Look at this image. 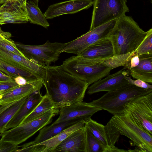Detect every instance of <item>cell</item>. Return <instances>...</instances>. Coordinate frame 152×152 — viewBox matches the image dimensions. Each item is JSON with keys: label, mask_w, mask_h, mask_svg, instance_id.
<instances>
[{"label": "cell", "mask_w": 152, "mask_h": 152, "mask_svg": "<svg viewBox=\"0 0 152 152\" xmlns=\"http://www.w3.org/2000/svg\"><path fill=\"white\" fill-rule=\"evenodd\" d=\"M43 84L46 94L59 109L83 102L89 86L66 72L60 66H45Z\"/></svg>", "instance_id": "cell-1"}, {"label": "cell", "mask_w": 152, "mask_h": 152, "mask_svg": "<svg viewBox=\"0 0 152 152\" xmlns=\"http://www.w3.org/2000/svg\"><path fill=\"white\" fill-rule=\"evenodd\" d=\"M105 127L112 148L115 147L121 135L129 138L136 146L131 152H152V135L128 111L124 109L120 114L113 115Z\"/></svg>", "instance_id": "cell-2"}, {"label": "cell", "mask_w": 152, "mask_h": 152, "mask_svg": "<svg viewBox=\"0 0 152 152\" xmlns=\"http://www.w3.org/2000/svg\"><path fill=\"white\" fill-rule=\"evenodd\" d=\"M146 34L131 16L125 15L115 20L108 37L112 43L114 55L135 51Z\"/></svg>", "instance_id": "cell-3"}, {"label": "cell", "mask_w": 152, "mask_h": 152, "mask_svg": "<svg viewBox=\"0 0 152 152\" xmlns=\"http://www.w3.org/2000/svg\"><path fill=\"white\" fill-rule=\"evenodd\" d=\"M104 60L77 55L66 59L60 66L66 72L89 85L107 76L112 70L102 63Z\"/></svg>", "instance_id": "cell-4"}, {"label": "cell", "mask_w": 152, "mask_h": 152, "mask_svg": "<svg viewBox=\"0 0 152 152\" xmlns=\"http://www.w3.org/2000/svg\"><path fill=\"white\" fill-rule=\"evenodd\" d=\"M151 92L152 89H143L128 83L115 91L107 92L88 103L113 115H117L122 112L124 105L127 102Z\"/></svg>", "instance_id": "cell-5"}, {"label": "cell", "mask_w": 152, "mask_h": 152, "mask_svg": "<svg viewBox=\"0 0 152 152\" xmlns=\"http://www.w3.org/2000/svg\"><path fill=\"white\" fill-rule=\"evenodd\" d=\"M59 108H53L34 119L5 131L1 134V139L18 145L51 123L52 118L59 113Z\"/></svg>", "instance_id": "cell-6"}, {"label": "cell", "mask_w": 152, "mask_h": 152, "mask_svg": "<svg viewBox=\"0 0 152 152\" xmlns=\"http://www.w3.org/2000/svg\"><path fill=\"white\" fill-rule=\"evenodd\" d=\"M127 0H94L89 30L126 15Z\"/></svg>", "instance_id": "cell-7"}, {"label": "cell", "mask_w": 152, "mask_h": 152, "mask_svg": "<svg viewBox=\"0 0 152 152\" xmlns=\"http://www.w3.org/2000/svg\"><path fill=\"white\" fill-rule=\"evenodd\" d=\"M16 44L27 58L44 66L49 65L52 62L56 61L58 59L61 50L65 45V43L51 42L49 41L40 45Z\"/></svg>", "instance_id": "cell-8"}, {"label": "cell", "mask_w": 152, "mask_h": 152, "mask_svg": "<svg viewBox=\"0 0 152 152\" xmlns=\"http://www.w3.org/2000/svg\"><path fill=\"white\" fill-rule=\"evenodd\" d=\"M115 20H113L89 30L86 34L71 41L65 43L60 51L79 55L90 46L108 36L114 27Z\"/></svg>", "instance_id": "cell-9"}, {"label": "cell", "mask_w": 152, "mask_h": 152, "mask_svg": "<svg viewBox=\"0 0 152 152\" xmlns=\"http://www.w3.org/2000/svg\"><path fill=\"white\" fill-rule=\"evenodd\" d=\"M124 109L129 111L152 135V92L127 102Z\"/></svg>", "instance_id": "cell-10"}, {"label": "cell", "mask_w": 152, "mask_h": 152, "mask_svg": "<svg viewBox=\"0 0 152 152\" xmlns=\"http://www.w3.org/2000/svg\"><path fill=\"white\" fill-rule=\"evenodd\" d=\"M0 60L15 67L25 70L43 79L45 66L32 59L8 52L0 47Z\"/></svg>", "instance_id": "cell-11"}, {"label": "cell", "mask_w": 152, "mask_h": 152, "mask_svg": "<svg viewBox=\"0 0 152 152\" xmlns=\"http://www.w3.org/2000/svg\"><path fill=\"white\" fill-rule=\"evenodd\" d=\"M27 0H9L0 7V24L28 22Z\"/></svg>", "instance_id": "cell-12"}, {"label": "cell", "mask_w": 152, "mask_h": 152, "mask_svg": "<svg viewBox=\"0 0 152 152\" xmlns=\"http://www.w3.org/2000/svg\"><path fill=\"white\" fill-rule=\"evenodd\" d=\"M129 70L124 67L115 73L107 75L92 84L87 93L91 95L101 91H115L129 83L125 77L129 75Z\"/></svg>", "instance_id": "cell-13"}, {"label": "cell", "mask_w": 152, "mask_h": 152, "mask_svg": "<svg viewBox=\"0 0 152 152\" xmlns=\"http://www.w3.org/2000/svg\"><path fill=\"white\" fill-rule=\"evenodd\" d=\"M93 0H69L50 5L44 14L47 19L67 14H73L88 9Z\"/></svg>", "instance_id": "cell-14"}, {"label": "cell", "mask_w": 152, "mask_h": 152, "mask_svg": "<svg viewBox=\"0 0 152 152\" xmlns=\"http://www.w3.org/2000/svg\"><path fill=\"white\" fill-rule=\"evenodd\" d=\"M102 110L90 105L88 103L76 102L59 109V115L53 124H56L72 119L91 117L95 113Z\"/></svg>", "instance_id": "cell-15"}, {"label": "cell", "mask_w": 152, "mask_h": 152, "mask_svg": "<svg viewBox=\"0 0 152 152\" xmlns=\"http://www.w3.org/2000/svg\"><path fill=\"white\" fill-rule=\"evenodd\" d=\"M43 80H29L25 85L12 88L5 92L0 99V105L11 102L28 96L35 91L40 90L43 86Z\"/></svg>", "instance_id": "cell-16"}, {"label": "cell", "mask_w": 152, "mask_h": 152, "mask_svg": "<svg viewBox=\"0 0 152 152\" xmlns=\"http://www.w3.org/2000/svg\"><path fill=\"white\" fill-rule=\"evenodd\" d=\"M85 125L83 119L64 129L55 136L35 145L27 143L29 152H53L57 146L69 134Z\"/></svg>", "instance_id": "cell-17"}, {"label": "cell", "mask_w": 152, "mask_h": 152, "mask_svg": "<svg viewBox=\"0 0 152 152\" xmlns=\"http://www.w3.org/2000/svg\"><path fill=\"white\" fill-rule=\"evenodd\" d=\"M85 126L69 134L56 147L53 152H86Z\"/></svg>", "instance_id": "cell-18"}, {"label": "cell", "mask_w": 152, "mask_h": 152, "mask_svg": "<svg viewBox=\"0 0 152 152\" xmlns=\"http://www.w3.org/2000/svg\"><path fill=\"white\" fill-rule=\"evenodd\" d=\"M114 55L112 43L107 36L90 46L79 56L89 58L106 59Z\"/></svg>", "instance_id": "cell-19"}, {"label": "cell", "mask_w": 152, "mask_h": 152, "mask_svg": "<svg viewBox=\"0 0 152 152\" xmlns=\"http://www.w3.org/2000/svg\"><path fill=\"white\" fill-rule=\"evenodd\" d=\"M40 90L29 95L18 112L6 126L4 131L21 124L23 120L34 110L43 98Z\"/></svg>", "instance_id": "cell-20"}, {"label": "cell", "mask_w": 152, "mask_h": 152, "mask_svg": "<svg viewBox=\"0 0 152 152\" xmlns=\"http://www.w3.org/2000/svg\"><path fill=\"white\" fill-rule=\"evenodd\" d=\"M83 119L78 118L66 121L61 122L52 124L46 126L40 130L39 134L35 140L27 143L31 145H35L47 140L57 135L64 129Z\"/></svg>", "instance_id": "cell-21"}, {"label": "cell", "mask_w": 152, "mask_h": 152, "mask_svg": "<svg viewBox=\"0 0 152 152\" xmlns=\"http://www.w3.org/2000/svg\"><path fill=\"white\" fill-rule=\"evenodd\" d=\"M140 62L136 66L129 69V75L134 78L140 79L152 83V53L138 55Z\"/></svg>", "instance_id": "cell-22"}, {"label": "cell", "mask_w": 152, "mask_h": 152, "mask_svg": "<svg viewBox=\"0 0 152 152\" xmlns=\"http://www.w3.org/2000/svg\"><path fill=\"white\" fill-rule=\"evenodd\" d=\"M28 96L18 100L0 105V133L5 127L27 99Z\"/></svg>", "instance_id": "cell-23"}, {"label": "cell", "mask_w": 152, "mask_h": 152, "mask_svg": "<svg viewBox=\"0 0 152 152\" xmlns=\"http://www.w3.org/2000/svg\"><path fill=\"white\" fill-rule=\"evenodd\" d=\"M85 126L99 141L104 149V152H110V145L105 126L92 119L91 117L83 119Z\"/></svg>", "instance_id": "cell-24"}, {"label": "cell", "mask_w": 152, "mask_h": 152, "mask_svg": "<svg viewBox=\"0 0 152 152\" xmlns=\"http://www.w3.org/2000/svg\"><path fill=\"white\" fill-rule=\"evenodd\" d=\"M26 12L30 23L47 28L50 26L46 18L39 8L37 0H31L26 4Z\"/></svg>", "instance_id": "cell-25"}, {"label": "cell", "mask_w": 152, "mask_h": 152, "mask_svg": "<svg viewBox=\"0 0 152 152\" xmlns=\"http://www.w3.org/2000/svg\"><path fill=\"white\" fill-rule=\"evenodd\" d=\"M55 107L52 101L45 94L43 96V98L38 105L31 113L23 120L21 124L34 119L49 110Z\"/></svg>", "instance_id": "cell-26"}, {"label": "cell", "mask_w": 152, "mask_h": 152, "mask_svg": "<svg viewBox=\"0 0 152 152\" xmlns=\"http://www.w3.org/2000/svg\"><path fill=\"white\" fill-rule=\"evenodd\" d=\"M0 71L12 77L20 75L28 81L40 79L27 71L15 67L0 60Z\"/></svg>", "instance_id": "cell-27"}, {"label": "cell", "mask_w": 152, "mask_h": 152, "mask_svg": "<svg viewBox=\"0 0 152 152\" xmlns=\"http://www.w3.org/2000/svg\"><path fill=\"white\" fill-rule=\"evenodd\" d=\"M135 54L134 51L127 53L114 55L112 57L104 59L102 63L113 69L119 66H123Z\"/></svg>", "instance_id": "cell-28"}, {"label": "cell", "mask_w": 152, "mask_h": 152, "mask_svg": "<svg viewBox=\"0 0 152 152\" xmlns=\"http://www.w3.org/2000/svg\"><path fill=\"white\" fill-rule=\"evenodd\" d=\"M86 133V152H104V149L99 141L84 125Z\"/></svg>", "instance_id": "cell-29"}, {"label": "cell", "mask_w": 152, "mask_h": 152, "mask_svg": "<svg viewBox=\"0 0 152 152\" xmlns=\"http://www.w3.org/2000/svg\"><path fill=\"white\" fill-rule=\"evenodd\" d=\"M135 52L138 55L152 53V28L146 31L145 37Z\"/></svg>", "instance_id": "cell-30"}, {"label": "cell", "mask_w": 152, "mask_h": 152, "mask_svg": "<svg viewBox=\"0 0 152 152\" xmlns=\"http://www.w3.org/2000/svg\"><path fill=\"white\" fill-rule=\"evenodd\" d=\"M0 47L8 52L23 57H26L18 49L14 42L9 39H5L0 41Z\"/></svg>", "instance_id": "cell-31"}, {"label": "cell", "mask_w": 152, "mask_h": 152, "mask_svg": "<svg viewBox=\"0 0 152 152\" xmlns=\"http://www.w3.org/2000/svg\"><path fill=\"white\" fill-rule=\"evenodd\" d=\"M19 146L9 142L0 140V152H16Z\"/></svg>", "instance_id": "cell-32"}, {"label": "cell", "mask_w": 152, "mask_h": 152, "mask_svg": "<svg viewBox=\"0 0 152 152\" xmlns=\"http://www.w3.org/2000/svg\"><path fill=\"white\" fill-rule=\"evenodd\" d=\"M125 78L129 83L132 84L138 87L145 89H152V85L141 80L136 79H132L129 76H126Z\"/></svg>", "instance_id": "cell-33"}, {"label": "cell", "mask_w": 152, "mask_h": 152, "mask_svg": "<svg viewBox=\"0 0 152 152\" xmlns=\"http://www.w3.org/2000/svg\"><path fill=\"white\" fill-rule=\"evenodd\" d=\"M18 86V85L15 81L0 82V99L5 92Z\"/></svg>", "instance_id": "cell-34"}, {"label": "cell", "mask_w": 152, "mask_h": 152, "mask_svg": "<svg viewBox=\"0 0 152 152\" xmlns=\"http://www.w3.org/2000/svg\"><path fill=\"white\" fill-rule=\"evenodd\" d=\"M140 62V60L138 55L135 53L123 66L124 68L129 70L137 66L139 64Z\"/></svg>", "instance_id": "cell-35"}, {"label": "cell", "mask_w": 152, "mask_h": 152, "mask_svg": "<svg viewBox=\"0 0 152 152\" xmlns=\"http://www.w3.org/2000/svg\"><path fill=\"white\" fill-rule=\"evenodd\" d=\"M14 80L16 83L19 86L25 85L28 81L25 77L20 75L14 77Z\"/></svg>", "instance_id": "cell-36"}, {"label": "cell", "mask_w": 152, "mask_h": 152, "mask_svg": "<svg viewBox=\"0 0 152 152\" xmlns=\"http://www.w3.org/2000/svg\"><path fill=\"white\" fill-rule=\"evenodd\" d=\"M14 78L6 75L0 71V82L15 81Z\"/></svg>", "instance_id": "cell-37"}, {"label": "cell", "mask_w": 152, "mask_h": 152, "mask_svg": "<svg viewBox=\"0 0 152 152\" xmlns=\"http://www.w3.org/2000/svg\"><path fill=\"white\" fill-rule=\"evenodd\" d=\"M11 37L10 33L4 31L0 28V41L5 39H9Z\"/></svg>", "instance_id": "cell-38"}, {"label": "cell", "mask_w": 152, "mask_h": 152, "mask_svg": "<svg viewBox=\"0 0 152 152\" xmlns=\"http://www.w3.org/2000/svg\"><path fill=\"white\" fill-rule=\"evenodd\" d=\"M9 0H0V4H4Z\"/></svg>", "instance_id": "cell-39"}]
</instances>
